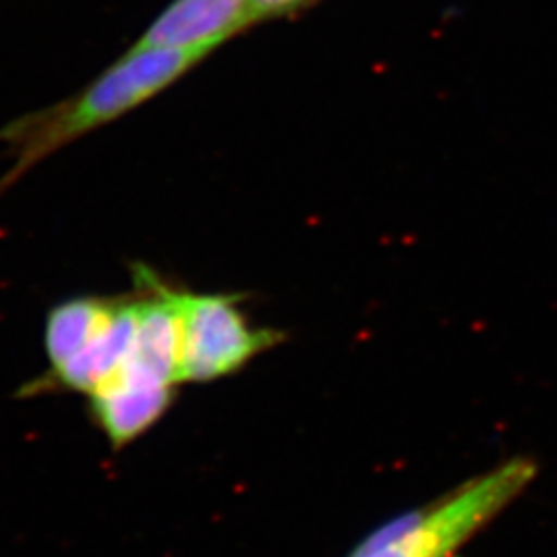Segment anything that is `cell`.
<instances>
[{
	"instance_id": "6da1fadb",
	"label": "cell",
	"mask_w": 557,
	"mask_h": 557,
	"mask_svg": "<svg viewBox=\"0 0 557 557\" xmlns=\"http://www.w3.org/2000/svg\"><path fill=\"white\" fill-rule=\"evenodd\" d=\"M202 59L205 54L193 50L133 46L69 100L4 124L0 145L7 147L13 165L0 178V195L66 145L156 98Z\"/></svg>"
},
{
	"instance_id": "7a4b0ae2",
	"label": "cell",
	"mask_w": 557,
	"mask_h": 557,
	"mask_svg": "<svg viewBox=\"0 0 557 557\" xmlns=\"http://www.w3.org/2000/svg\"><path fill=\"white\" fill-rule=\"evenodd\" d=\"M535 475L533 458H510L438 502L391 520L349 557H455Z\"/></svg>"
},
{
	"instance_id": "3957f363",
	"label": "cell",
	"mask_w": 557,
	"mask_h": 557,
	"mask_svg": "<svg viewBox=\"0 0 557 557\" xmlns=\"http://www.w3.org/2000/svg\"><path fill=\"white\" fill-rule=\"evenodd\" d=\"M182 382H213L242 370L277 345L281 335L250 324L238 299L221 294H180Z\"/></svg>"
},
{
	"instance_id": "277c9868",
	"label": "cell",
	"mask_w": 557,
	"mask_h": 557,
	"mask_svg": "<svg viewBox=\"0 0 557 557\" xmlns=\"http://www.w3.org/2000/svg\"><path fill=\"white\" fill-rule=\"evenodd\" d=\"M252 21V0H174L135 46L211 54Z\"/></svg>"
},
{
	"instance_id": "5b68a950",
	"label": "cell",
	"mask_w": 557,
	"mask_h": 557,
	"mask_svg": "<svg viewBox=\"0 0 557 557\" xmlns=\"http://www.w3.org/2000/svg\"><path fill=\"white\" fill-rule=\"evenodd\" d=\"M174 384L119 372L89 395L96 425L120 450L151 430L174 403Z\"/></svg>"
},
{
	"instance_id": "8992f818",
	"label": "cell",
	"mask_w": 557,
	"mask_h": 557,
	"mask_svg": "<svg viewBox=\"0 0 557 557\" xmlns=\"http://www.w3.org/2000/svg\"><path fill=\"white\" fill-rule=\"evenodd\" d=\"M119 299L75 298L54 306L44 329L48 370H59L100 333L116 310Z\"/></svg>"
},
{
	"instance_id": "52a82bcc",
	"label": "cell",
	"mask_w": 557,
	"mask_h": 557,
	"mask_svg": "<svg viewBox=\"0 0 557 557\" xmlns=\"http://www.w3.org/2000/svg\"><path fill=\"white\" fill-rule=\"evenodd\" d=\"M312 0H252V21L275 20L289 15Z\"/></svg>"
}]
</instances>
